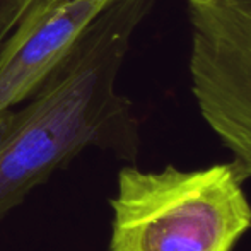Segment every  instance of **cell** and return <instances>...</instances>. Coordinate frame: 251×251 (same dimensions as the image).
Returning <instances> with one entry per match:
<instances>
[{"mask_svg": "<svg viewBox=\"0 0 251 251\" xmlns=\"http://www.w3.org/2000/svg\"><path fill=\"white\" fill-rule=\"evenodd\" d=\"M33 0H0V50Z\"/></svg>", "mask_w": 251, "mask_h": 251, "instance_id": "8992f818", "label": "cell"}, {"mask_svg": "<svg viewBox=\"0 0 251 251\" xmlns=\"http://www.w3.org/2000/svg\"><path fill=\"white\" fill-rule=\"evenodd\" d=\"M152 5L154 0H113L40 89L12 111L0 135V217L87 147L135 159L139 123L116 80Z\"/></svg>", "mask_w": 251, "mask_h": 251, "instance_id": "6da1fadb", "label": "cell"}, {"mask_svg": "<svg viewBox=\"0 0 251 251\" xmlns=\"http://www.w3.org/2000/svg\"><path fill=\"white\" fill-rule=\"evenodd\" d=\"M12 111H14V109H10V111L0 113V135H2L3 130H5V128H7V125H9L10 116H12Z\"/></svg>", "mask_w": 251, "mask_h": 251, "instance_id": "52a82bcc", "label": "cell"}, {"mask_svg": "<svg viewBox=\"0 0 251 251\" xmlns=\"http://www.w3.org/2000/svg\"><path fill=\"white\" fill-rule=\"evenodd\" d=\"M60 2H63V0H33V2L29 3V7L26 9V12L23 14V17L19 19V23L16 24V27H14V31L10 33V36L5 40L0 53L16 47L38 23L50 12L53 7L58 5Z\"/></svg>", "mask_w": 251, "mask_h": 251, "instance_id": "5b68a950", "label": "cell"}, {"mask_svg": "<svg viewBox=\"0 0 251 251\" xmlns=\"http://www.w3.org/2000/svg\"><path fill=\"white\" fill-rule=\"evenodd\" d=\"M113 0H63L16 47L0 53V113L27 101L69 56L80 34Z\"/></svg>", "mask_w": 251, "mask_h": 251, "instance_id": "277c9868", "label": "cell"}, {"mask_svg": "<svg viewBox=\"0 0 251 251\" xmlns=\"http://www.w3.org/2000/svg\"><path fill=\"white\" fill-rule=\"evenodd\" d=\"M188 74L200 116L251 178V0H186Z\"/></svg>", "mask_w": 251, "mask_h": 251, "instance_id": "3957f363", "label": "cell"}, {"mask_svg": "<svg viewBox=\"0 0 251 251\" xmlns=\"http://www.w3.org/2000/svg\"><path fill=\"white\" fill-rule=\"evenodd\" d=\"M232 162L203 169L122 168L111 199L109 251H232L251 205Z\"/></svg>", "mask_w": 251, "mask_h": 251, "instance_id": "7a4b0ae2", "label": "cell"}]
</instances>
